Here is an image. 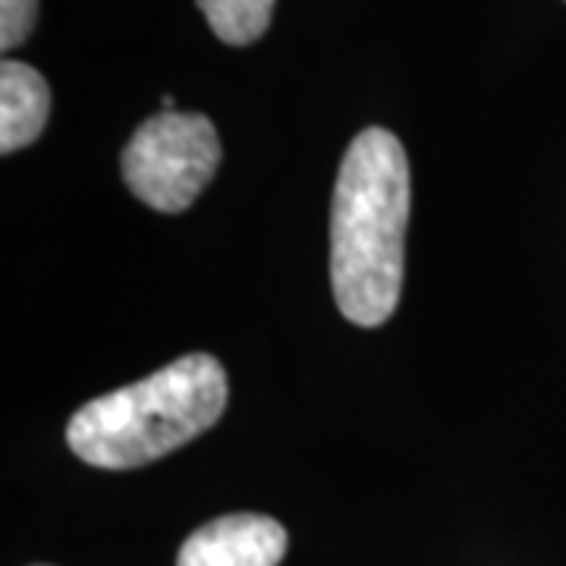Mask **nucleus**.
Listing matches in <instances>:
<instances>
[{
    "label": "nucleus",
    "instance_id": "nucleus-6",
    "mask_svg": "<svg viewBox=\"0 0 566 566\" xmlns=\"http://www.w3.org/2000/svg\"><path fill=\"white\" fill-rule=\"evenodd\" d=\"M211 32L223 44H252L268 32L277 0H196Z\"/></svg>",
    "mask_w": 566,
    "mask_h": 566
},
{
    "label": "nucleus",
    "instance_id": "nucleus-3",
    "mask_svg": "<svg viewBox=\"0 0 566 566\" xmlns=\"http://www.w3.org/2000/svg\"><path fill=\"white\" fill-rule=\"evenodd\" d=\"M221 164V139L205 114L161 111L123 148V180L155 211L177 214L199 199Z\"/></svg>",
    "mask_w": 566,
    "mask_h": 566
},
{
    "label": "nucleus",
    "instance_id": "nucleus-2",
    "mask_svg": "<svg viewBox=\"0 0 566 566\" xmlns=\"http://www.w3.org/2000/svg\"><path fill=\"white\" fill-rule=\"evenodd\" d=\"M223 406V365L214 356L189 353L82 406L66 424V444L82 463L136 469L199 438L221 419Z\"/></svg>",
    "mask_w": 566,
    "mask_h": 566
},
{
    "label": "nucleus",
    "instance_id": "nucleus-1",
    "mask_svg": "<svg viewBox=\"0 0 566 566\" xmlns=\"http://www.w3.org/2000/svg\"><path fill=\"white\" fill-rule=\"evenodd\" d=\"M409 161L400 139L381 126L363 129L334 186L331 281L334 300L359 327L385 324L403 290Z\"/></svg>",
    "mask_w": 566,
    "mask_h": 566
},
{
    "label": "nucleus",
    "instance_id": "nucleus-5",
    "mask_svg": "<svg viewBox=\"0 0 566 566\" xmlns=\"http://www.w3.org/2000/svg\"><path fill=\"white\" fill-rule=\"evenodd\" d=\"M51 114V88L29 63L0 66V151L13 155L39 139Z\"/></svg>",
    "mask_w": 566,
    "mask_h": 566
},
{
    "label": "nucleus",
    "instance_id": "nucleus-4",
    "mask_svg": "<svg viewBox=\"0 0 566 566\" xmlns=\"http://www.w3.org/2000/svg\"><path fill=\"white\" fill-rule=\"evenodd\" d=\"M286 554V532L262 513H230L180 547L177 566H277Z\"/></svg>",
    "mask_w": 566,
    "mask_h": 566
},
{
    "label": "nucleus",
    "instance_id": "nucleus-7",
    "mask_svg": "<svg viewBox=\"0 0 566 566\" xmlns=\"http://www.w3.org/2000/svg\"><path fill=\"white\" fill-rule=\"evenodd\" d=\"M39 20V0H0V48L13 51L32 35Z\"/></svg>",
    "mask_w": 566,
    "mask_h": 566
}]
</instances>
